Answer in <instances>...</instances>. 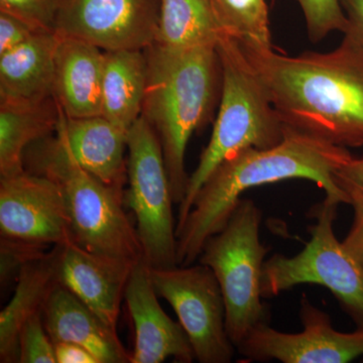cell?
<instances>
[{"mask_svg": "<svg viewBox=\"0 0 363 363\" xmlns=\"http://www.w3.org/2000/svg\"><path fill=\"white\" fill-rule=\"evenodd\" d=\"M238 43L286 128L346 149L363 147L362 43L344 35L333 51L296 57Z\"/></svg>", "mask_w": 363, "mask_h": 363, "instance_id": "obj_1", "label": "cell"}, {"mask_svg": "<svg viewBox=\"0 0 363 363\" xmlns=\"http://www.w3.org/2000/svg\"><path fill=\"white\" fill-rule=\"evenodd\" d=\"M350 157L346 147L289 128L276 147H247L233 155L205 182L177 230L178 266H190L199 259L205 242L224 228L250 189L306 179L323 189L326 197L350 205V196L336 184L334 174Z\"/></svg>", "mask_w": 363, "mask_h": 363, "instance_id": "obj_2", "label": "cell"}, {"mask_svg": "<svg viewBox=\"0 0 363 363\" xmlns=\"http://www.w3.org/2000/svg\"><path fill=\"white\" fill-rule=\"evenodd\" d=\"M147 81L142 116L161 142L175 204L187 193L185 155L191 136L210 116L222 79L217 45L145 49Z\"/></svg>", "mask_w": 363, "mask_h": 363, "instance_id": "obj_3", "label": "cell"}, {"mask_svg": "<svg viewBox=\"0 0 363 363\" xmlns=\"http://www.w3.org/2000/svg\"><path fill=\"white\" fill-rule=\"evenodd\" d=\"M217 52L222 74L219 111L210 142L189 177L187 193L179 205L176 233L187 218L200 189L219 164L241 150L271 149L285 138L286 126L238 40L224 33L217 43Z\"/></svg>", "mask_w": 363, "mask_h": 363, "instance_id": "obj_4", "label": "cell"}, {"mask_svg": "<svg viewBox=\"0 0 363 363\" xmlns=\"http://www.w3.org/2000/svg\"><path fill=\"white\" fill-rule=\"evenodd\" d=\"M25 167L61 189L76 245L105 257L143 259L136 228L124 211V194L82 168L58 135L30 145L25 152Z\"/></svg>", "mask_w": 363, "mask_h": 363, "instance_id": "obj_5", "label": "cell"}, {"mask_svg": "<svg viewBox=\"0 0 363 363\" xmlns=\"http://www.w3.org/2000/svg\"><path fill=\"white\" fill-rule=\"evenodd\" d=\"M262 211L240 199L226 225L205 242L199 262L214 272L226 307V328L234 346L259 325L269 322L262 303V277L269 247L259 240Z\"/></svg>", "mask_w": 363, "mask_h": 363, "instance_id": "obj_6", "label": "cell"}, {"mask_svg": "<svg viewBox=\"0 0 363 363\" xmlns=\"http://www.w3.org/2000/svg\"><path fill=\"white\" fill-rule=\"evenodd\" d=\"M341 203L325 197L311 208V240L295 257L274 255L264 262L262 277V298L276 297L301 284L328 289L344 312L357 327H363V269L342 242L336 238L333 222Z\"/></svg>", "mask_w": 363, "mask_h": 363, "instance_id": "obj_7", "label": "cell"}, {"mask_svg": "<svg viewBox=\"0 0 363 363\" xmlns=\"http://www.w3.org/2000/svg\"><path fill=\"white\" fill-rule=\"evenodd\" d=\"M128 183L123 204L133 212L143 260L152 269L178 266L173 194L159 136L143 116L126 135Z\"/></svg>", "mask_w": 363, "mask_h": 363, "instance_id": "obj_8", "label": "cell"}, {"mask_svg": "<svg viewBox=\"0 0 363 363\" xmlns=\"http://www.w3.org/2000/svg\"><path fill=\"white\" fill-rule=\"evenodd\" d=\"M150 274L159 297L176 312L196 359L233 362L236 347L227 333L225 301L212 269L200 262L169 269L150 267Z\"/></svg>", "mask_w": 363, "mask_h": 363, "instance_id": "obj_9", "label": "cell"}, {"mask_svg": "<svg viewBox=\"0 0 363 363\" xmlns=\"http://www.w3.org/2000/svg\"><path fill=\"white\" fill-rule=\"evenodd\" d=\"M302 332L284 333L259 325L236 347L250 362L279 360L284 363H346L363 355V327L343 333L332 326L330 317L301 298Z\"/></svg>", "mask_w": 363, "mask_h": 363, "instance_id": "obj_10", "label": "cell"}, {"mask_svg": "<svg viewBox=\"0 0 363 363\" xmlns=\"http://www.w3.org/2000/svg\"><path fill=\"white\" fill-rule=\"evenodd\" d=\"M0 233L45 247L73 240L65 198L47 177L26 171L0 179Z\"/></svg>", "mask_w": 363, "mask_h": 363, "instance_id": "obj_11", "label": "cell"}, {"mask_svg": "<svg viewBox=\"0 0 363 363\" xmlns=\"http://www.w3.org/2000/svg\"><path fill=\"white\" fill-rule=\"evenodd\" d=\"M161 0H66L56 32L104 51L145 50L156 40Z\"/></svg>", "mask_w": 363, "mask_h": 363, "instance_id": "obj_12", "label": "cell"}, {"mask_svg": "<svg viewBox=\"0 0 363 363\" xmlns=\"http://www.w3.org/2000/svg\"><path fill=\"white\" fill-rule=\"evenodd\" d=\"M138 262L96 255L74 241L57 245V278L112 332H117L121 302Z\"/></svg>", "mask_w": 363, "mask_h": 363, "instance_id": "obj_13", "label": "cell"}, {"mask_svg": "<svg viewBox=\"0 0 363 363\" xmlns=\"http://www.w3.org/2000/svg\"><path fill=\"white\" fill-rule=\"evenodd\" d=\"M150 267L143 260L136 262L128 279L124 300L135 327V350L130 363H161L172 357L190 363L194 351L180 322L162 310Z\"/></svg>", "mask_w": 363, "mask_h": 363, "instance_id": "obj_14", "label": "cell"}, {"mask_svg": "<svg viewBox=\"0 0 363 363\" xmlns=\"http://www.w3.org/2000/svg\"><path fill=\"white\" fill-rule=\"evenodd\" d=\"M56 135L82 168L124 194L128 182V161L124 157L128 133L104 116L72 118L60 108Z\"/></svg>", "mask_w": 363, "mask_h": 363, "instance_id": "obj_15", "label": "cell"}, {"mask_svg": "<svg viewBox=\"0 0 363 363\" xmlns=\"http://www.w3.org/2000/svg\"><path fill=\"white\" fill-rule=\"evenodd\" d=\"M104 69V50L86 40L60 35L54 97L66 116H101Z\"/></svg>", "mask_w": 363, "mask_h": 363, "instance_id": "obj_16", "label": "cell"}, {"mask_svg": "<svg viewBox=\"0 0 363 363\" xmlns=\"http://www.w3.org/2000/svg\"><path fill=\"white\" fill-rule=\"evenodd\" d=\"M45 330L52 343L69 342L90 351L99 363L131 362V354L112 332L65 286L57 285L43 308Z\"/></svg>", "mask_w": 363, "mask_h": 363, "instance_id": "obj_17", "label": "cell"}, {"mask_svg": "<svg viewBox=\"0 0 363 363\" xmlns=\"http://www.w3.org/2000/svg\"><path fill=\"white\" fill-rule=\"evenodd\" d=\"M60 35L40 32L0 56V102L38 104L54 96Z\"/></svg>", "mask_w": 363, "mask_h": 363, "instance_id": "obj_18", "label": "cell"}, {"mask_svg": "<svg viewBox=\"0 0 363 363\" xmlns=\"http://www.w3.org/2000/svg\"><path fill=\"white\" fill-rule=\"evenodd\" d=\"M14 295L0 313V362H18V338L23 324L43 308L58 285L57 247L30 260L16 276Z\"/></svg>", "mask_w": 363, "mask_h": 363, "instance_id": "obj_19", "label": "cell"}, {"mask_svg": "<svg viewBox=\"0 0 363 363\" xmlns=\"http://www.w3.org/2000/svg\"><path fill=\"white\" fill-rule=\"evenodd\" d=\"M147 81L145 50L104 51L101 116L128 133L142 116Z\"/></svg>", "mask_w": 363, "mask_h": 363, "instance_id": "obj_20", "label": "cell"}, {"mask_svg": "<svg viewBox=\"0 0 363 363\" xmlns=\"http://www.w3.org/2000/svg\"><path fill=\"white\" fill-rule=\"evenodd\" d=\"M59 121V105L54 96L38 104L0 102V177L25 172L26 149L56 133Z\"/></svg>", "mask_w": 363, "mask_h": 363, "instance_id": "obj_21", "label": "cell"}, {"mask_svg": "<svg viewBox=\"0 0 363 363\" xmlns=\"http://www.w3.org/2000/svg\"><path fill=\"white\" fill-rule=\"evenodd\" d=\"M224 33L212 0H161L157 44L171 49L217 45Z\"/></svg>", "mask_w": 363, "mask_h": 363, "instance_id": "obj_22", "label": "cell"}, {"mask_svg": "<svg viewBox=\"0 0 363 363\" xmlns=\"http://www.w3.org/2000/svg\"><path fill=\"white\" fill-rule=\"evenodd\" d=\"M224 32L242 43L272 48L266 0H212Z\"/></svg>", "mask_w": 363, "mask_h": 363, "instance_id": "obj_23", "label": "cell"}, {"mask_svg": "<svg viewBox=\"0 0 363 363\" xmlns=\"http://www.w3.org/2000/svg\"><path fill=\"white\" fill-rule=\"evenodd\" d=\"M304 13L308 35L313 43L320 42L332 32L345 33L348 20L341 0H297Z\"/></svg>", "mask_w": 363, "mask_h": 363, "instance_id": "obj_24", "label": "cell"}, {"mask_svg": "<svg viewBox=\"0 0 363 363\" xmlns=\"http://www.w3.org/2000/svg\"><path fill=\"white\" fill-rule=\"evenodd\" d=\"M66 0H0V11L25 21L37 32H56Z\"/></svg>", "mask_w": 363, "mask_h": 363, "instance_id": "obj_25", "label": "cell"}, {"mask_svg": "<svg viewBox=\"0 0 363 363\" xmlns=\"http://www.w3.org/2000/svg\"><path fill=\"white\" fill-rule=\"evenodd\" d=\"M18 362L57 363L55 344L45 330L43 312L33 315L21 328Z\"/></svg>", "mask_w": 363, "mask_h": 363, "instance_id": "obj_26", "label": "cell"}, {"mask_svg": "<svg viewBox=\"0 0 363 363\" xmlns=\"http://www.w3.org/2000/svg\"><path fill=\"white\" fill-rule=\"evenodd\" d=\"M45 247L1 238V281H6L30 260L44 255Z\"/></svg>", "mask_w": 363, "mask_h": 363, "instance_id": "obj_27", "label": "cell"}, {"mask_svg": "<svg viewBox=\"0 0 363 363\" xmlns=\"http://www.w3.org/2000/svg\"><path fill=\"white\" fill-rule=\"evenodd\" d=\"M350 198V206L353 208V223L350 233L342 241L343 247L347 250L358 266L363 269V193L357 189H343Z\"/></svg>", "mask_w": 363, "mask_h": 363, "instance_id": "obj_28", "label": "cell"}, {"mask_svg": "<svg viewBox=\"0 0 363 363\" xmlns=\"http://www.w3.org/2000/svg\"><path fill=\"white\" fill-rule=\"evenodd\" d=\"M38 33L40 32L25 21L0 11V56L20 47Z\"/></svg>", "mask_w": 363, "mask_h": 363, "instance_id": "obj_29", "label": "cell"}, {"mask_svg": "<svg viewBox=\"0 0 363 363\" xmlns=\"http://www.w3.org/2000/svg\"><path fill=\"white\" fill-rule=\"evenodd\" d=\"M336 184L341 189L353 188L363 193V159L350 157L334 174Z\"/></svg>", "mask_w": 363, "mask_h": 363, "instance_id": "obj_30", "label": "cell"}, {"mask_svg": "<svg viewBox=\"0 0 363 363\" xmlns=\"http://www.w3.org/2000/svg\"><path fill=\"white\" fill-rule=\"evenodd\" d=\"M55 353L57 363H99L90 351L75 343H56Z\"/></svg>", "mask_w": 363, "mask_h": 363, "instance_id": "obj_31", "label": "cell"}, {"mask_svg": "<svg viewBox=\"0 0 363 363\" xmlns=\"http://www.w3.org/2000/svg\"><path fill=\"white\" fill-rule=\"evenodd\" d=\"M348 20V28L344 35L363 44V0H341Z\"/></svg>", "mask_w": 363, "mask_h": 363, "instance_id": "obj_32", "label": "cell"}]
</instances>
